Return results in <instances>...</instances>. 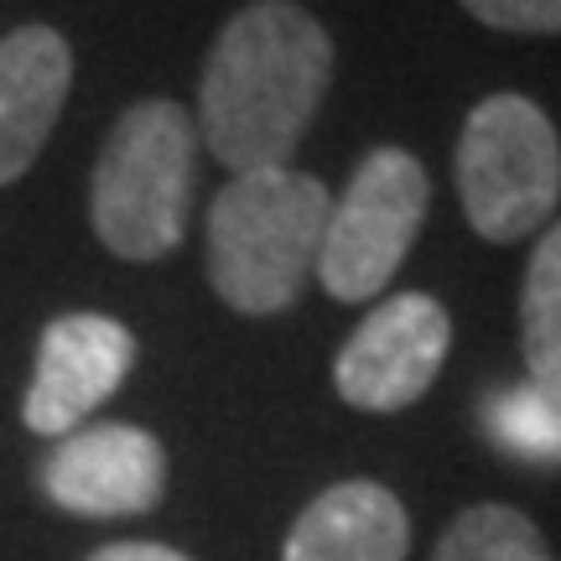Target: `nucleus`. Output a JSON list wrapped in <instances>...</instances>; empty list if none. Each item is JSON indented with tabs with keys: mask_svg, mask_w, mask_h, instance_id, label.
<instances>
[{
	"mask_svg": "<svg viewBox=\"0 0 561 561\" xmlns=\"http://www.w3.org/2000/svg\"><path fill=\"white\" fill-rule=\"evenodd\" d=\"M333 79V42L297 0H250L224 21L198 83L208 151L240 178L286 167Z\"/></svg>",
	"mask_w": 561,
	"mask_h": 561,
	"instance_id": "nucleus-1",
	"label": "nucleus"
},
{
	"mask_svg": "<svg viewBox=\"0 0 561 561\" xmlns=\"http://www.w3.org/2000/svg\"><path fill=\"white\" fill-rule=\"evenodd\" d=\"M333 198L318 178L271 167L240 172L208 208V280L244 318H276L318 276Z\"/></svg>",
	"mask_w": 561,
	"mask_h": 561,
	"instance_id": "nucleus-2",
	"label": "nucleus"
},
{
	"mask_svg": "<svg viewBox=\"0 0 561 561\" xmlns=\"http://www.w3.org/2000/svg\"><path fill=\"white\" fill-rule=\"evenodd\" d=\"M198 125L172 100L130 104L104 136L89 187V219L121 261H167L187 234Z\"/></svg>",
	"mask_w": 561,
	"mask_h": 561,
	"instance_id": "nucleus-3",
	"label": "nucleus"
},
{
	"mask_svg": "<svg viewBox=\"0 0 561 561\" xmlns=\"http://www.w3.org/2000/svg\"><path fill=\"white\" fill-rule=\"evenodd\" d=\"M458 198L489 244L530 240L561 203V136L525 94H489L458 136Z\"/></svg>",
	"mask_w": 561,
	"mask_h": 561,
	"instance_id": "nucleus-4",
	"label": "nucleus"
},
{
	"mask_svg": "<svg viewBox=\"0 0 561 561\" xmlns=\"http://www.w3.org/2000/svg\"><path fill=\"white\" fill-rule=\"evenodd\" d=\"M426 208H432L426 167L401 146L369 151L348 182V193L328 208V229H322L318 250L322 291L339 301H369L375 291H385L411 255Z\"/></svg>",
	"mask_w": 561,
	"mask_h": 561,
	"instance_id": "nucleus-5",
	"label": "nucleus"
},
{
	"mask_svg": "<svg viewBox=\"0 0 561 561\" xmlns=\"http://www.w3.org/2000/svg\"><path fill=\"white\" fill-rule=\"evenodd\" d=\"M447 348H453L447 307L426 291H401V297H385L354 328V339L343 343L333 364V385L354 411L396 416L432 390L447 364Z\"/></svg>",
	"mask_w": 561,
	"mask_h": 561,
	"instance_id": "nucleus-6",
	"label": "nucleus"
},
{
	"mask_svg": "<svg viewBox=\"0 0 561 561\" xmlns=\"http://www.w3.org/2000/svg\"><path fill=\"white\" fill-rule=\"evenodd\" d=\"M136 364V333L104 312H68L42 333L37 369L21 401V421L37 437H68L125 385Z\"/></svg>",
	"mask_w": 561,
	"mask_h": 561,
	"instance_id": "nucleus-7",
	"label": "nucleus"
},
{
	"mask_svg": "<svg viewBox=\"0 0 561 561\" xmlns=\"http://www.w3.org/2000/svg\"><path fill=\"white\" fill-rule=\"evenodd\" d=\"M42 489L58 510L83 520L146 515L167 494V453L151 432L125 421L79 426L42 458Z\"/></svg>",
	"mask_w": 561,
	"mask_h": 561,
	"instance_id": "nucleus-8",
	"label": "nucleus"
},
{
	"mask_svg": "<svg viewBox=\"0 0 561 561\" xmlns=\"http://www.w3.org/2000/svg\"><path fill=\"white\" fill-rule=\"evenodd\" d=\"M73 89V53L53 26L0 37V187L32 172Z\"/></svg>",
	"mask_w": 561,
	"mask_h": 561,
	"instance_id": "nucleus-9",
	"label": "nucleus"
},
{
	"mask_svg": "<svg viewBox=\"0 0 561 561\" xmlns=\"http://www.w3.org/2000/svg\"><path fill=\"white\" fill-rule=\"evenodd\" d=\"M411 557V515L405 504L369 479L322 489L291 525L280 561H405Z\"/></svg>",
	"mask_w": 561,
	"mask_h": 561,
	"instance_id": "nucleus-10",
	"label": "nucleus"
},
{
	"mask_svg": "<svg viewBox=\"0 0 561 561\" xmlns=\"http://www.w3.org/2000/svg\"><path fill=\"white\" fill-rule=\"evenodd\" d=\"M520 348L530 390L561 411V224H551L525 265L520 286Z\"/></svg>",
	"mask_w": 561,
	"mask_h": 561,
	"instance_id": "nucleus-11",
	"label": "nucleus"
},
{
	"mask_svg": "<svg viewBox=\"0 0 561 561\" xmlns=\"http://www.w3.org/2000/svg\"><path fill=\"white\" fill-rule=\"evenodd\" d=\"M432 561H551V546L515 504H468L442 530Z\"/></svg>",
	"mask_w": 561,
	"mask_h": 561,
	"instance_id": "nucleus-12",
	"label": "nucleus"
},
{
	"mask_svg": "<svg viewBox=\"0 0 561 561\" xmlns=\"http://www.w3.org/2000/svg\"><path fill=\"white\" fill-rule=\"evenodd\" d=\"M489 426L520 458H546V462L561 458V411L530 385L525 390H504L500 401L489 405Z\"/></svg>",
	"mask_w": 561,
	"mask_h": 561,
	"instance_id": "nucleus-13",
	"label": "nucleus"
},
{
	"mask_svg": "<svg viewBox=\"0 0 561 561\" xmlns=\"http://www.w3.org/2000/svg\"><path fill=\"white\" fill-rule=\"evenodd\" d=\"M462 11L489 32L510 37H561V0H462Z\"/></svg>",
	"mask_w": 561,
	"mask_h": 561,
	"instance_id": "nucleus-14",
	"label": "nucleus"
},
{
	"mask_svg": "<svg viewBox=\"0 0 561 561\" xmlns=\"http://www.w3.org/2000/svg\"><path fill=\"white\" fill-rule=\"evenodd\" d=\"M89 561H193V557H182V551L157 546V541H121V546H104V551H94Z\"/></svg>",
	"mask_w": 561,
	"mask_h": 561,
	"instance_id": "nucleus-15",
	"label": "nucleus"
}]
</instances>
